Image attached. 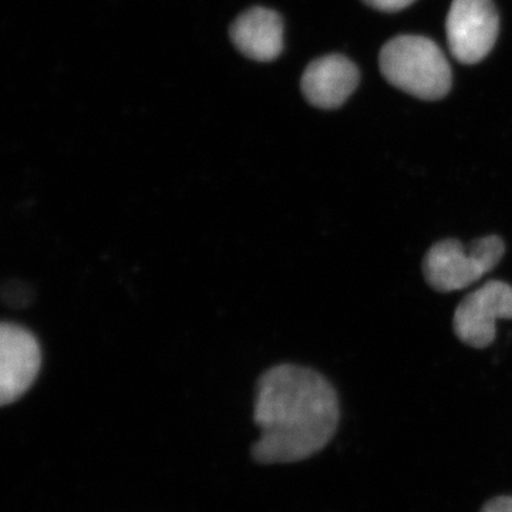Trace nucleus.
<instances>
[{
	"mask_svg": "<svg viewBox=\"0 0 512 512\" xmlns=\"http://www.w3.org/2000/svg\"><path fill=\"white\" fill-rule=\"evenodd\" d=\"M235 47L255 62H272L284 50V20L275 10L252 8L229 28Z\"/></svg>",
	"mask_w": 512,
	"mask_h": 512,
	"instance_id": "nucleus-8",
	"label": "nucleus"
},
{
	"mask_svg": "<svg viewBox=\"0 0 512 512\" xmlns=\"http://www.w3.org/2000/svg\"><path fill=\"white\" fill-rule=\"evenodd\" d=\"M379 63L387 82L417 99L440 100L450 92V64L427 37H394L383 46Z\"/></svg>",
	"mask_w": 512,
	"mask_h": 512,
	"instance_id": "nucleus-2",
	"label": "nucleus"
},
{
	"mask_svg": "<svg viewBox=\"0 0 512 512\" xmlns=\"http://www.w3.org/2000/svg\"><path fill=\"white\" fill-rule=\"evenodd\" d=\"M339 399L332 384L308 367L279 365L256 384L252 447L259 464H288L319 453L335 436Z\"/></svg>",
	"mask_w": 512,
	"mask_h": 512,
	"instance_id": "nucleus-1",
	"label": "nucleus"
},
{
	"mask_svg": "<svg viewBox=\"0 0 512 512\" xmlns=\"http://www.w3.org/2000/svg\"><path fill=\"white\" fill-rule=\"evenodd\" d=\"M500 319H512V286L490 281L470 293L454 313V332L471 348L484 349L494 342Z\"/></svg>",
	"mask_w": 512,
	"mask_h": 512,
	"instance_id": "nucleus-5",
	"label": "nucleus"
},
{
	"mask_svg": "<svg viewBox=\"0 0 512 512\" xmlns=\"http://www.w3.org/2000/svg\"><path fill=\"white\" fill-rule=\"evenodd\" d=\"M366 5L372 6L373 9L382 10V12H399L409 8L416 0H363Z\"/></svg>",
	"mask_w": 512,
	"mask_h": 512,
	"instance_id": "nucleus-9",
	"label": "nucleus"
},
{
	"mask_svg": "<svg viewBox=\"0 0 512 512\" xmlns=\"http://www.w3.org/2000/svg\"><path fill=\"white\" fill-rule=\"evenodd\" d=\"M504 254V241L497 235L478 239L468 249L456 239H444L424 256V278L437 292L460 291L493 271Z\"/></svg>",
	"mask_w": 512,
	"mask_h": 512,
	"instance_id": "nucleus-3",
	"label": "nucleus"
},
{
	"mask_svg": "<svg viewBox=\"0 0 512 512\" xmlns=\"http://www.w3.org/2000/svg\"><path fill=\"white\" fill-rule=\"evenodd\" d=\"M500 29L497 9L491 0H453L446 30L451 55L458 62H481L493 50Z\"/></svg>",
	"mask_w": 512,
	"mask_h": 512,
	"instance_id": "nucleus-4",
	"label": "nucleus"
},
{
	"mask_svg": "<svg viewBox=\"0 0 512 512\" xmlns=\"http://www.w3.org/2000/svg\"><path fill=\"white\" fill-rule=\"evenodd\" d=\"M360 74L356 64L342 55L313 60L302 76V92L312 106L338 109L355 92Z\"/></svg>",
	"mask_w": 512,
	"mask_h": 512,
	"instance_id": "nucleus-7",
	"label": "nucleus"
},
{
	"mask_svg": "<svg viewBox=\"0 0 512 512\" xmlns=\"http://www.w3.org/2000/svg\"><path fill=\"white\" fill-rule=\"evenodd\" d=\"M481 512H512V497L501 495L484 505Z\"/></svg>",
	"mask_w": 512,
	"mask_h": 512,
	"instance_id": "nucleus-10",
	"label": "nucleus"
},
{
	"mask_svg": "<svg viewBox=\"0 0 512 512\" xmlns=\"http://www.w3.org/2000/svg\"><path fill=\"white\" fill-rule=\"evenodd\" d=\"M42 350L30 330L3 322L0 328V403H15L35 383Z\"/></svg>",
	"mask_w": 512,
	"mask_h": 512,
	"instance_id": "nucleus-6",
	"label": "nucleus"
}]
</instances>
